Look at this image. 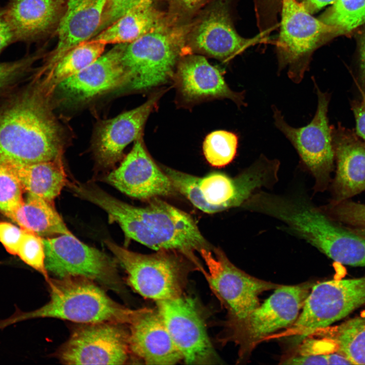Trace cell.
I'll use <instances>...</instances> for the list:
<instances>
[{
  "instance_id": "cell-1",
  "label": "cell",
  "mask_w": 365,
  "mask_h": 365,
  "mask_svg": "<svg viewBox=\"0 0 365 365\" xmlns=\"http://www.w3.org/2000/svg\"><path fill=\"white\" fill-rule=\"evenodd\" d=\"M46 96L32 82L0 100V163L29 164L61 159V130Z\"/></svg>"
},
{
  "instance_id": "cell-2",
  "label": "cell",
  "mask_w": 365,
  "mask_h": 365,
  "mask_svg": "<svg viewBox=\"0 0 365 365\" xmlns=\"http://www.w3.org/2000/svg\"><path fill=\"white\" fill-rule=\"evenodd\" d=\"M95 204L119 224L127 237L154 250L178 251L198 262L194 251L212 249L189 214L158 198L137 207L103 191Z\"/></svg>"
},
{
  "instance_id": "cell-3",
  "label": "cell",
  "mask_w": 365,
  "mask_h": 365,
  "mask_svg": "<svg viewBox=\"0 0 365 365\" xmlns=\"http://www.w3.org/2000/svg\"><path fill=\"white\" fill-rule=\"evenodd\" d=\"M47 282L50 301L36 310L10 317L5 321L6 325L46 317L80 323L111 322L129 325L138 311L116 302L97 283L85 277H50Z\"/></svg>"
},
{
  "instance_id": "cell-4",
  "label": "cell",
  "mask_w": 365,
  "mask_h": 365,
  "mask_svg": "<svg viewBox=\"0 0 365 365\" xmlns=\"http://www.w3.org/2000/svg\"><path fill=\"white\" fill-rule=\"evenodd\" d=\"M278 160L261 156L242 173L230 177L220 172L200 177L163 167L175 190L196 208L208 213L242 206L263 187L275 182Z\"/></svg>"
},
{
  "instance_id": "cell-5",
  "label": "cell",
  "mask_w": 365,
  "mask_h": 365,
  "mask_svg": "<svg viewBox=\"0 0 365 365\" xmlns=\"http://www.w3.org/2000/svg\"><path fill=\"white\" fill-rule=\"evenodd\" d=\"M104 242L125 270L129 285L141 296L156 302L183 294L190 272L194 268H203L200 263L178 251L162 250L144 254L110 240Z\"/></svg>"
},
{
  "instance_id": "cell-6",
  "label": "cell",
  "mask_w": 365,
  "mask_h": 365,
  "mask_svg": "<svg viewBox=\"0 0 365 365\" xmlns=\"http://www.w3.org/2000/svg\"><path fill=\"white\" fill-rule=\"evenodd\" d=\"M179 36L164 23L126 44L122 61L127 89L146 91L172 81L181 57Z\"/></svg>"
},
{
  "instance_id": "cell-7",
  "label": "cell",
  "mask_w": 365,
  "mask_h": 365,
  "mask_svg": "<svg viewBox=\"0 0 365 365\" xmlns=\"http://www.w3.org/2000/svg\"><path fill=\"white\" fill-rule=\"evenodd\" d=\"M365 305V277L325 281L314 285L295 322L273 337L305 339Z\"/></svg>"
},
{
  "instance_id": "cell-8",
  "label": "cell",
  "mask_w": 365,
  "mask_h": 365,
  "mask_svg": "<svg viewBox=\"0 0 365 365\" xmlns=\"http://www.w3.org/2000/svg\"><path fill=\"white\" fill-rule=\"evenodd\" d=\"M312 78L318 103L315 114L308 124L300 128L291 127L276 106L273 105L272 108L276 127L291 143L312 174L315 191L323 192L328 188L335 168L332 127L327 117L330 96L321 91Z\"/></svg>"
},
{
  "instance_id": "cell-9",
  "label": "cell",
  "mask_w": 365,
  "mask_h": 365,
  "mask_svg": "<svg viewBox=\"0 0 365 365\" xmlns=\"http://www.w3.org/2000/svg\"><path fill=\"white\" fill-rule=\"evenodd\" d=\"M199 252L207 267V271L203 269L202 272L228 310L226 332L243 321L260 305V294L281 285L248 275L235 266L220 248H203Z\"/></svg>"
},
{
  "instance_id": "cell-10",
  "label": "cell",
  "mask_w": 365,
  "mask_h": 365,
  "mask_svg": "<svg viewBox=\"0 0 365 365\" xmlns=\"http://www.w3.org/2000/svg\"><path fill=\"white\" fill-rule=\"evenodd\" d=\"M281 22L278 40L279 71L287 67L289 78L295 83L302 80L313 51L335 29L314 17L297 0H281Z\"/></svg>"
},
{
  "instance_id": "cell-11",
  "label": "cell",
  "mask_w": 365,
  "mask_h": 365,
  "mask_svg": "<svg viewBox=\"0 0 365 365\" xmlns=\"http://www.w3.org/2000/svg\"><path fill=\"white\" fill-rule=\"evenodd\" d=\"M312 284L280 285L241 322L225 333L224 339L239 346L240 357L275 332L292 325Z\"/></svg>"
},
{
  "instance_id": "cell-12",
  "label": "cell",
  "mask_w": 365,
  "mask_h": 365,
  "mask_svg": "<svg viewBox=\"0 0 365 365\" xmlns=\"http://www.w3.org/2000/svg\"><path fill=\"white\" fill-rule=\"evenodd\" d=\"M43 241L46 269L57 278L83 277L121 291L116 261L104 252L84 243L72 234L43 238Z\"/></svg>"
},
{
  "instance_id": "cell-13",
  "label": "cell",
  "mask_w": 365,
  "mask_h": 365,
  "mask_svg": "<svg viewBox=\"0 0 365 365\" xmlns=\"http://www.w3.org/2000/svg\"><path fill=\"white\" fill-rule=\"evenodd\" d=\"M124 324L81 323L60 347L57 357L66 364H123L131 354Z\"/></svg>"
},
{
  "instance_id": "cell-14",
  "label": "cell",
  "mask_w": 365,
  "mask_h": 365,
  "mask_svg": "<svg viewBox=\"0 0 365 365\" xmlns=\"http://www.w3.org/2000/svg\"><path fill=\"white\" fill-rule=\"evenodd\" d=\"M159 313L172 339L187 364L219 363L204 321L194 301L182 294L156 302Z\"/></svg>"
},
{
  "instance_id": "cell-15",
  "label": "cell",
  "mask_w": 365,
  "mask_h": 365,
  "mask_svg": "<svg viewBox=\"0 0 365 365\" xmlns=\"http://www.w3.org/2000/svg\"><path fill=\"white\" fill-rule=\"evenodd\" d=\"M106 180L121 192L141 200L170 196L176 191L149 155L142 137L135 141L130 152Z\"/></svg>"
},
{
  "instance_id": "cell-16",
  "label": "cell",
  "mask_w": 365,
  "mask_h": 365,
  "mask_svg": "<svg viewBox=\"0 0 365 365\" xmlns=\"http://www.w3.org/2000/svg\"><path fill=\"white\" fill-rule=\"evenodd\" d=\"M172 81L179 99L186 104L220 98L230 99L238 106L246 104L244 92L232 90L221 71L201 55H182Z\"/></svg>"
},
{
  "instance_id": "cell-17",
  "label": "cell",
  "mask_w": 365,
  "mask_h": 365,
  "mask_svg": "<svg viewBox=\"0 0 365 365\" xmlns=\"http://www.w3.org/2000/svg\"><path fill=\"white\" fill-rule=\"evenodd\" d=\"M164 91H158L140 106L100 123L93 142L94 155L100 166L108 168L115 165L122 158L124 149L142 137L146 121Z\"/></svg>"
},
{
  "instance_id": "cell-18",
  "label": "cell",
  "mask_w": 365,
  "mask_h": 365,
  "mask_svg": "<svg viewBox=\"0 0 365 365\" xmlns=\"http://www.w3.org/2000/svg\"><path fill=\"white\" fill-rule=\"evenodd\" d=\"M126 44H117L90 65L56 87L66 99L86 101L116 87H124L127 75L122 57Z\"/></svg>"
},
{
  "instance_id": "cell-19",
  "label": "cell",
  "mask_w": 365,
  "mask_h": 365,
  "mask_svg": "<svg viewBox=\"0 0 365 365\" xmlns=\"http://www.w3.org/2000/svg\"><path fill=\"white\" fill-rule=\"evenodd\" d=\"M264 41V33L249 39L240 36L233 26L225 4H217L209 10L196 25L191 36L195 50L223 61Z\"/></svg>"
},
{
  "instance_id": "cell-20",
  "label": "cell",
  "mask_w": 365,
  "mask_h": 365,
  "mask_svg": "<svg viewBox=\"0 0 365 365\" xmlns=\"http://www.w3.org/2000/svg\"><path fill=\"white\" fill-rule=\"evenodd\" d=\"M331 127L336 174L331 201L339 202L365 191V141L340 123Z\"/></svg>"
},
{
  "instance_id": "cell-21",
  "label": "cell",
  "mask_w": 365,
  "mask_h": 365,
  "mask_svg": "<svg viewBox=\"0 0 365 365\" xmlns=\"http://www.w3.org/2000/svg\"><path fill=\"white\" fill-rule=\"evenodd\" d=\"M129 325L131 354L148 364H174L181 355L157 309H138Z\"/></svg>"
},
{
  "instance_id": "cell-22",
  "label": "cell",
  "mask_w": 365,
  "mask_h": 365,
  "mask_svg": "<svg viewBox=\"0 0 365 365\" xmlns=\"http://www.w3.org/2000/svg\"><path fill=\"white\" fill-rule=\"evenodd\" d=\"M106 0H68L57 25L58 43L42 71L50 69L74 47L96 35Z\"/></svg>"
},
{
  "instance_id": "cell-23",
  "label": "cell",
  "mask_w": 365,
  "mask_h": 365,
  "mask_svg": "<svg viewBox=\"0 0 365 365\" xmlns=\"http://www.w3.org/2000/svg\"><path fill=\"white\" fill-rule=\"evenodd\" d=\"M63 13V0H12L5 16L16 40H36L57 25Z\"/></svg>"
},
{
  "instance_id": "cell-24",
  "label": "cell",
  "mask_w": 365,
  "mask_h": 365,
  "mask_svg": "<svg viewBox=\"0 0 365 365\" xmlns=\"http://www.w3.org/2000/svg\"><path fill=\"white\" fill-rule=\"evenodd\" d=\"M1 163L12 171L24 192L49 202H53L67 182L61 159L29 164Z\"/></svg>"
},
{
  "instance_id": "cell-25",
  "label": "cell",
  "mask_w": 365,
  "mask_h": 365,
  "mask_svg": "<svg viewBox=\"0 0 365 365\" xmlns=\"http://www.w3.org/2000/svg\"><path fill=\"white\" fill-rule=\"evenodd\" d=\"M164 22L153 0H142L91 39L108 44H128Z\"/></svg>"
},
{
  "instance_id": "cell-26",
  "label": "cell",
  "mask_w": 365,
  "mask_h": 365,
  "mask_svg": "<svg viewBox=\"0 0 365 365\" xmlns=\"http://www.w3.org/2000/svg\"><path fill=\"white\" fill-rule=\"evenodd\" d=\"M25 200L5 215L21 228L41 236L71 234L52 202L27 194Z\"/></svg>"
},
{
  "instance_id": "cell-27",
  "label": "cell",
  "mask_w": 365,
  "mask_h": 365,
  "mask_svg": "<svg viewBox=\"0 0 365 365\" xmlns=\"http://www.w3.org/2000/svg\"><path fill=\"white\" fill-rule=\"evenodd\" d=\"M106 45L93 39L80 43L65 54L50 69L37 75L45 73V77L33 81L47 95L62 81L94 62L103 54Z\"/></svg>"
},
{
  "instance_id": "cell-28",
  "label": "cell",
  "mask_w": 365,
  "mask_h": 365,
  "mask_svg": "<svg viewBox=\"0 0 365 365\" xmlns=\"http://www.w3.org/2000/svg\"><path fill=\"white\" fill-rule=\"evenodd\" d=\"M315 333L320 334L331 353L343 355L351 364H365L364 313Z\"/></svg>"
},
{
  "instance_id": "cell-29",
  "label": "cell",
  "mask_w": 365,
  "mask_h": 365,
  "mask_svg": "<svg viewBox=\"0 0 365 365\" xmlns=\"http://www.w3.org/2000/svg\"><path fill=\"white\" fill-rule=\"evenodd\" d=\"M318 249L338 263L365 267V237L351 232L333 219L326 237Z\"/></svg>"
},
{
  "instance_id": "cell-30",
  "label": "cell",
  "mask_w": 365,
  "mask_h": 365,
  "mask_svg": "<svg viewBox=\"0 0 365 365\" xmlns=\"http://www.w3.org/2000/svg\"><path fill=\"white\" fill-rule=\"evenodd\" d=\"M319 19L337 35L349 32L365 23V0H336Z\"/></svg>"
},
{
  "instance_id": "cell-31",
  "label": "cell",
  "mask_w": 365,
  "mask_h": 365,
  "mask_svg": "<svg viewBox=\"0 0 365 365\" xmlns=\"http://www.w3.org/2000/svg\"><path fill=\"white\" fill-rule=\"evenodd\" d=\"M238 137L226 130H216L208 134L203 143L206 160L211 166H225L234 158L238 145Z\"/></svg>"
},
{
  "instance_id": "cell-32",
  "label": "cell",
  "mask_w": 365,
  "mask_h": 365,
  "mask_svg": "<svg viewBox=\"0 0 365 365\" xmlns=\"http://www.w3.org/2000/svg\"><path fill=\"white\" fill-rule=\"evenodd\" d=\"M332 219L351 232L365 237V204L351 199L321 207Z\"/></svg>"
},
{
  "instance_id": "cell-33",
  "label": "cell",
  "mask_w": 365,
  "mask_h": 365,
  "mask_svg": "<svg viewBox=\"0 0 365 365\" xmlns=\"http://www.w3.org/2000/svg\"><path fill=\"white\" fill-rule=\"evenodd\" d=\"M17 255L24 263L41 273L46 281L49 280L45 266L44 245L40 236L24 230Z\"/></svg>"
},
{
  "instance_id": "cell-34",
  "label": "cell",
  "mask_w": 365,
  "mask_h": 365,
  "mask_svg": "<svg viewBox=\"0 0 365 365\" xmlns=\"http://www.w3.org/2000/svg\"><path fill=\"white\" fill-rule=\"evenodd\" d=\"M24 191L12 171L4 163H0V211L6 214L23 201Z\"/></svg>"
},
{
  "instance_id": "cell-35",
  "label": "cell",
  "mask_w": 365,
  "mask_h": 365,
  "mask_svg": "<svg viewBox=\"0 0 365 365\" xmlns=\"http://www.w3.org/2000/svg\"><path fill=\"white\" fill-rule=\"evenodd\" d=\"M34 60V57H27L0 63V100L20 86Z\"/></svg>"
},
{
  "instance_id": "cell-36",
  "label": "cell",
  "mask_w": 365,
  "mask_h": 365,
  "mask_svg": "<svg viewBox=\"0 0 365 365\" xmlns=\"http://www.w3.org/2000/svg\"><path fill=\"white\" fill-rule=\"evenodd\" d=\"M141 1L106 0L101 24L96 35L116 21Z\"/></svg>"
},
{
  "instance_id": "cell-37",
  "label": "cell",
  "mask_w": 365,
  "mask_h": 365,
  "mask_svg": "<svg viewBox=\"0 0 365 365\" xmlns=\"http://www.w3.org/2000/svg\"><path fill=\"white\" fill-rule=\"evenodd\" d=\"M24 230L7 222H0V242L10 254L17 255Z\"/></svg>"
},
{
  "instance_id": "cell-38",
  "label": "cell",
  "mask_w": 365,
  "mask_h": 365,
  "mask_svg": "<svg viewBox=\"0 0 365 365\" xmlns=\"http://www.w3.org/2000/svg\"><path fill=\"white\" fill-rule=\"evenodd\" d=\"M360 94L361 98L351 101V106L355 120V132L365 141V94Z\"/></svg>"
},
{
  "instance_id": "cell-39",
  "label": "cell",
  "mask_w": 365,
  "mask_h": 365,
  "mask_svg": "<svg viewBox=\"0 0 365 365\" xmlns=\"http://www.w3.org/2000/svg\"><path fill=\"white\" fill-rule=\"evenodd\" d=\"M288 364H328L327 354L300 355L287 358L283 362Z\"/></svg>"
},
{
  "instance_id": "cell-40",
  "label": "cell",
  "mask_w": 365,
  "mask_h": 365,
  "mask_svg": "<svg viewBox=\"0 0 365 365\" xmlns=\"http://www.w3.org/2000/svg\"><path fill=\"white\" fill-rule=\"evenodd\" d=\"M15 40V35L6 19L5 10L0 9V53L6 46Z\"/></svg>"
},
{
  "instance_id": "cell-41",
  "label": "cell",
  "mask_w": 365,
  "mask_h": 365,
  "mask_svg": "<svg viewBox=\"0 0 365 365\" xmlns=\"http://www.w3.org/2000/svg\"><path fill=\"white\" fill-rule=\"evenodd\" d=\"M359 57L358 87L360 92L365 94V32L361 39Z\"/></svg>"
},
{
  "instance_id": "cell-42",
  "label": "cell",
  "mask_w": 365,
  "mask_h": 365,
  "mask_svg": "<svg viewBox=\"0 0 365 365\" xmlns=\"http://www.w3.org/2000/svg\"><path fill=\"white\" fill-rule=\"evenodd\" d=\"M311 14L319 11L328 5L333 4L336 0H297Z\"/></svg>"
},
{
  "instance_id": "cell-43",
  "label": "cell",
  "mask_w": 365,
  "mask_h": 365,
  "mask_svg": "<svg viewBox=\"0 0 365 365\" xmlns=\"http://www.w3.org/2000/svg\"><path fill=\"white\" fill-rule=\"evenodd\" d=\"M328 364H351L343 355L338 352L327 353Z\"/></svg>"
},
{
  "instance_id": "cell-44",
  "label": "cell",
  "mask_w": 365,
  "mask_h": 365,
  "mask_svg": "<svg viewBox=\"0 0 365 365\" xmlns=\"http://www.w3.org/2000/svg\"><path fill=\"white\" fill-rule=\"evenodd\" d=\"M186 10H192L197 7L203 0H175Z\"/></svg>"
},
{
  "instance_id": "cell-45",
  "label": "cell",
  "mask_w": 365,
  "mask_h": 365,
  "mask_svg": "<svg viewBox=\"0 0 365 365\" xmlns=\"http://www.w3.org/2000/svg\"><path fill=\"white\" fill-rule=\"evenodd\" d=\"M364 313H365V312H364Z\"/></svg>"
}]
</instances>
